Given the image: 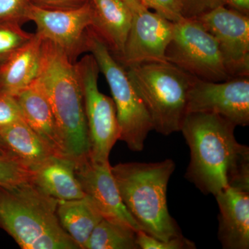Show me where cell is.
Instances as JSON below:
<instances>
[{"instance_id": "6da1fadb", "label": "cell", "mask_w": 249, "mask_h": 249, "mask_svg": "<svg viewBox=\"0 0 249 249\" xmlns=\"http://www.w3.org/2000/svg\"><path fill=\"white\" fill-rule=\"evenodd\" d=\"M236 125L217 114H187L181 132L191 160L185 178L205 195L229 187L249 192V147L239 143Z\"/></svg>"}, {"instance_id": "7a4b0ae2", "label": "cell", "mask_w": 249, "mask_h": 249, "mask_svg": "<svg viewBox=\"0 0 249 249\" xmlns=\"http://www.w3.org/2000/svg\"><path fill=\"white\" fill-rule=\"evenodd\" d=\"M40 69L35 81L48 100L65 155L78 160L89 155L84 101L75 62L62 49L42 40Z\"/></svg>"}, {"instance_id": "3957f363", "label": "cell", "mask_w": 249, "mask_h": 249, "mask_svg": "<svg viewBox=\"0 0 249 249\" xmlns=\"http://www.w3.org/2000/svg\"><path fill=\"white\" fill-rule=\"evenodd\" d=\"M111 170L123 202L141 231L161 240L183 235L167 204L168 182L175 170L173 160L121 163Z\"/></svg>"}, {"instance_id": "277c9868", "label": "cell", "mask_w": 249, "mask_h": 249, "mask_svg": "<svg viewBox=\"0 0 249 249\" xmlns=\"http://www.w3.org/2000/svg\"><path fill=\"white\" fill-rule=\"evenodd\" d=\"M58 204L31 181L0 186V229L22 249H80L59 222Z\"/></svg>"}, {"instance_id": "5b68a950", "label": "cell", "mask_w": 249, "mask_h": 249, "mask_svg": "<svg viewBox=\"0 0 249 249\" xmlns=\"http://www.w3.org/2000/svg\"><path fill=\"white\" fill-rule=\"evenodd\" d=\"M125 69L150 116L153 130L164 136L181 131L196 77L168 61L144 62Z\"/></svg>"}, {"instance_id": "8992f818", "label": "cell", "mask_w": 249, "mask_h": 249, "mask_svg": "<svg viewBox=\"0 0 249 249\" xmlns=\"http://www.w3.org/2000/svg\"><path fill=\"white\" fill-rule=\"evenodd\" d=\"M85 49L96 60L100 72H102L109 85L117 114L119 140L125 142L132 151L142 152L153 126L146 108L129 80L125 67L91 27L87 31Z\"/></svg>"}, {"instance_id": "52a82bcc", "label": "cell", "mask_w": 249, "mask_h": 249, "mask_svg": "<svg viewBox=\"0 0 249 249\" xmlns=\"http://www.w3.org/2000/svg\"><path fill=\"white\" fill-rule=\"evenodd\" d=\"M174 23L173 37L165 51L167 61L206 81L232 78L224 65L217 41L199 21L183 18Z\"/></svg>"}, {"instance_id": "ba28073f", "label": "cell", "mask_w": 249, "mask_h": 249, "mask_svg": "<svg viewBox=\"0 0 249 249\" xmlns=\"http://www.w3.org/2000/svg\"><path fill=\"white\" fill-rule=\"evenodd\" d=\"M75 66L84 101L90 158L96 162H108L111 149L120 137L115 104L98 88L99 67L91 54L75 62Z\"/></svg>"}, {"instance_id": "9c48e42d", "label": "cell", "mask_w": 249, "mask_h": 249, "mask_svg": "<svg viewBox=\"0 0 249 249\" xmlns=\"http://www.w3.org/2000/svg\"><path fill=\"white\" fill-rule=\"evenodd\" d=\"M191 113L217 114L236 126L249 125V77L222 82L195 78L187 103V114Z\"/></svg>"}, {"instance_id": "30bf717a", "label": "cell", "mask_w": 249, "mask_h": 249, "mask_svg": "<svg viewBox=\"0 0 249 249\" xmlns=\"http://www.w3.org/2000/svg\"><path fill=\"white\" fill-rule=\"evenodd\" d=\"M35 23L37 34L62 49L73 62L86 52L87 31L92 24V9L88 2L80 7L49 9L31 4L27 21Z\"/></svg>"}, {"instance_id": "8fae6325", "label": "cell", "mask_w": 249, "mask_h": 249, "mask_svg": "<svg viewBox=\"0 0 249 249\" xmlns=\"http://www.w3.org/2000/svg\"><path fill=\"white\" fill-rule=\"evenodd\" d=\"M217 41L231 78L249 76V16L220 6L194 18Z\"/></svg>"}, {"instance_id": "7c38bea8", "label": "cell", "mask_w": 249, "mask_h": 249, "mask_svg": "<svg viewBox=\"0 0 249 249\" xmlns=\"http://www.w3.org/2000/svg\"><path fill=\"white\" fill-rule=\"evenodd\" d=\"M175 23L146 7L132 12V22L121 58L124 67L144 62H165Z\"/></svg>"}, {"instance_id": "4fadbf2b", "label": "cell", "mask_w": 249, "mask_h": 249, "mask_svg": "<svg viewBox=\"0 0 249 249\" xmlns=\"http://www.w3.org/2000/svg\"><path fill=\"white\" fill-rule=\"evenodd\" d=\"M76 162L77 178L85 196L91 199L105 219L121 223L140 231L125 207L111 173L109 162H96L89 155Z\"/></svg>"}, {"instance_id": "5bb4252c", "label": "cell", "mask_w": 249, "mask_h": 249, "mask_svg": "<svg viewBox=\"0 0 249 249\" xmlns=\"http://www.w3.org/2000/svg\"><path fill=\"white\" fill-rule=\"evenodd\" d=\"M218 239L224 249L249 248V192L229 187L215 196Z\"/></svg>"}, {"instance_id": "9a60e30c", "label": "cell", "mask_w": 249, "mask_h": 249, "mask_svg": "<svg viewBox=\"0 0 249 249\" xmlns=\"http://www.w3.org/2000/svg\"><path fill=\"white\" fill-rule=\"evenodd\" d=\"M24 121L36 132L54 155L66 157L48 100L35 80L15 95Z\"/></svg>"}, {"instance_id": "2e32d148", "label": "cell", "mask_w": 249, "mask_h": 249, "mask_svg": "<svg viewBox=\"0 0 249 249\" xmlns=\"http://www.w3.org/2000/svg\"><path fill=\"white\" fill-rule=\"evenodd\" d=\"M31 182L44 194L58 201L85 196L76 174V162L67 157L53 155L32 168Z\"/></svg>"}, {"instance_id": "e0dca14e", "label": "cell", "mask_w": 249, "mask_h": 249, "mask_svg": "<svg viewBox=\"0 0 249 249\" xmlns=\"http://www.w3.org/2000/svg\"><path fill=\"white\" fill-rule=\"evenodd\" d=\"M91 28L116 59L121 58L132 19V11L122 0H89Z\"/></svg>"}, {"instance_id": "ac0fdd59", "label": "cell", "mask_w": 249, "mask_h": 249, "mask_svg": "<svg viewBox=\"0 0 249 249\" xmlns=\"http://www.w3.org/2000/svg\"><path fill=\"white\" fill-rule=\"evenodd\" d=\"M42 41L35 34L29 43L0 64V91L15 96L36 80L40 69Z\"/></svg>"}, {"instance_id": "d6986e66", "label": "cell", "mask_w": 249, "mask_h": 249, "mask_svg": "<svg viewBox=\"0 0 249 249\" xmlns=\"http://www.w3.org/2000/svg\"><path fill=\"white\" fill-rule=\"evenodd\" d=\"M57 215L62 229L80 249H84L93 229L103 219L97 208L86 196L80 199L58 201Z\"/></svg>"}, {"instance_id": "ffe728a7", "label": "cell", "mask_w": 249, "mask_h": 249, "mask_svg": "<svg viewBox=\"0 0 249 249\" xmlns=\"http://www.w3.org/2000/svg\"><path fill=\"white\" fill-rule=\"evenodd\" d=\"M0 142L31 169L54 155L24 119L1 130Z\"/></svg>"}, {"instance_id": "44dd1931", "label": "cell", "mask_w": 249, "mask_h": 249, "mask_svg": "<svg viewBox=\"0 0 249 249\" xmlns=\"http://www.w3.org/2000/svg\"><path fill=\"white\" fill-rule=\"evenodd\" d=\"M137 231L103 218L93 229L84 249H139Z\"/></svg>"}, {"instance_id": "7402d4cb", "label": "cell", "mask_w": 249, "mask_h": 249, "mask_svg": "<svg viewBox=\"0 0 249 249\" xmlns=\"http://www.w3.org/2000/svg\"><path fill=\"white\" fill-rule=\"evenodd\" d=\"M34 35L18 23H0V64L29 43Z\"/></svg>"}, {"instance_id": "603a6c76", "label": "cell", "mask_w": 249, "mask_h": 249, "mask_svg": "<svg viewBox=\"0 0 249 249\" xmlns=\"http://www.w3.org/2000/svg\"><path fill=\"white\" fill-rule=\"evenodd\" d=\"M32 170L15 156L0 157V186H12L31 181Z\"/></svg>"}, {"instance_id": "cb8c5ba5", "label": "cell", "mask_w": 249, "mask_h": 249, "mask_svg": "<svg viewBox=\"0 0 249 249\" xmlns=\"http://www.w3.org/2000/svg\"><path fill=\"white\" fill-rule=\"evenodd\" d=\"M137 242L139 249H196V244L184 236L161 240L147 235L142 231L137 232Z\"/></svg>"}, {"instance_id": "d4e9b609", "label": "cell", "mask_w": 249, "mask_h": 249, "mask_svg": "<svg viewBox=\"0 0 249 249\" xmlns=\"http://www.w3.org/2000/svg\"><path fill=\"white\" fill-rule=\"evenodd\" d=\"M31 5V0H0V23L26 22Z\"/></svg>"}, {"instance_id": "484cf974", "label": "cell", "mask_w": 249, "mask_h": 249, "mask_svg": "<svg viewBox=\"0 0 249 249\" xmlns=\"http://www.w3.org/2000/svg\"><path fill=\"white\" fill-rule=\"evenodd\" d=\"M22 119V111L15 96L0 91V132Z\"/></svg>"}, {"instance_id": "4316f807", "label": "cell", "mask_w": 249, "mask_h": 249, "mask_svg": "<svg viewBox=\"0 0 249 249\" xmlns=\"http://www.w3.org/2000/svg\"><path fill=\"white\" fill-rule=\"evenodd\" d=\"M147 9H152L157 14L173 22L182 19V4L181 0H142Z\"/></svg>"}, {"instance_id": "83f0119b", "label": "cell", "mask_w": 249, "mask_h": 249, "mask_svg": "<svg viewBox=\"0 0 249 249\" xmlns=\"http://www.w3.org/2000/svg\"><path fill=\"white\" fill-rule=\"evenodd\" d=\"M182 16L194 19L223 5L222 0H181Z\"/></svg>"}, {"instance_id": "f1b7e54d", "label": "cell", "mask_w": 249, "mask_h": 249, "mask_svg": "<svg viewBox=\"0 0 249 249\" xmlns=\"http://www.w3.org/2000/svg\"><path fill=\"white\" fill-rule=\"evenodd\" d=\"M88 0H31V4L44 9H67L80 7Z\"/></svg>"}, {"instance_id": "f546056e", "label": "cell", "mask_w": 249, "mask_h": 249, "mask_svg": "<svg viewBox=\"0 0 249 249\" xmlns=\"http://www.w3.org/2000/svg\"><path fill=\"white\" fill-rule=\"evenodd\" d=\"M226 7L249 16V0H222Z\"/></svg>"}, {"instance_id": "4dcf8cb0", "label": "cell", "mask_w": 249, "mask_h": 249, "mask_svg": "<svg viewBox=\"0 0 249 249\" xmlns=\"http://www.w3.org/2000/svg\"><path fill=\"white\" fill-rule=\"evenodd\" d=\"M122 1L128 6L129 9L132 10V12L142 9V8L145 7L142 2V0H122Z\"/></svg>"}, {"instance_id": "1f68e13d", "label": "cell", "mask_w": 249, "mask_h": 249, "mask_svg": "<svg viewBox=\"0 0 249 249\" xmlns=\"http://www.w3.org/2000/svg\"><path fill=\"white\" fill-rule=\"evenodd\" d=\"M1 156L14 155H13L12 154L10 153L9 150H8L7 149H6V147H5L4 145H2V143H1V142H0V157H1Z\"/></svg>"}]
</instances>
